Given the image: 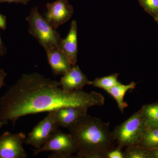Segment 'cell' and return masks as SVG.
<instances>
[{"label": "cell", "mask_w": 158, "mask_h": 158, "mask_svg": "<svg viewBox=\"0 0 158 158\" xmlns=\"http://www.w3.org/2000/svg\"><path fill=\"white\" fill-rule=\"evenodd\" d=\"M141 110L145 127H158V102L144 105Z\"/></svg>", "instance_id": "obj_14"}, {"label": "cell", "mask_w": 158, "mask_h": 158, "mask_svg": "<svg viewBox=\"0 0 158 158\" xmlns=\"http://www.w3.org/2000/svg\"><path fill=\"white\" fill-rule=\"evenodd\" d=\"M123 153L124 158H149L148 150L138 144L127 146Z\"/></svg>", "instance_id": "obj_17"}, {"label": "cell", "mask_w": 158, "mask_h": 158, "mask_svg": "<svg viewBox=\"0 0 158 158\" xmlns=\"http://www.w3.org/2000/svg\"><path fill=\"white\" fill-rule=\"evenodd\" d=\"M106 158H124V153L121 150L116 148L108 152Z\"/></svg>", "instance_id": "obj_19"}, {"label": "cell", "mask_w": 158, "mask_h": 158, "mask_svg": "<svg viewBox=\"0 0 158 158\" xmlns=\"http://www.w3.org/2000/svg\"><path fill=\"white\" fill-rule=\"evenodd\" d=\"M52 72L56 76H63L72 67L68 58L60 49L46 51Z\"/></svg>", "instance_id": "obj_12"}, {"label": "cell", "mask_w": 158, "mask_h": 158, "mask_svg": "<svg viewBox=\"0 0 158 158\" xmlns=\"http://www.w3.org/2000/svg\"><path fill=\"white\" fill-rule=\"evenodd\" d=\"M59 82L37 73L23 74L0 98V121L13 125L20 117L50 112L64 107L100 106L105 98L99 93L82 89L66 91Z\"/></svg>", "instance_id": "obj_1"}, {"label": "cell", "mask_w": 158, "mask_h": 158, "mask_svg": "<svg viewBox=\"0 0 158 158\" xmlns=\"http://www.w3.org/2000/svg\"><path fill=\"white\" fill-rule=\"evenodd\" d=\"M59 82L61 88L66 91L81 90L86 85H92V84L77 65L69 68Z\"/></svg>", "instance_id": "obj_9"}, {"label": "cell", "mask_w": 158, "mask_h": 158, "mask_svg": "<svg viewBox=\"0 0 158 158\" xmlns=\"http://www.w3.org/2000/svg\"><path fill=\"white\" fill-rule=\"evenodd\" d=\"M118 75L119 74L115 73L101 78H97L92 81V85L95 88H101L107 91L120 83L118 80Z\"/></svg>", "instance_id": "obj_16"}, {"label": "cell", "mask_w": 158, "mask_h": 158, "mask_svg": "<svg viewBox=\"0 0 158 158\" xmlns=\"http://www.w3.org/2000/svg\"><path fill=\"white\" fill-rule=\"evenodd\" d=\"M25 134L6 132L0 137V158H26L27 154L23 147Z\"/></svg>", "instance_id": "obj_7"}, {"label": "cell", "mask_w": 158, "mask_h": 158, "mask_svg": "<svg viewBox=\"0 0 158 158\" xmlns=\"http://www.w3.org/2000/svg\"><path fill=\"white\" fill-rule=\"evenodd\" d=\"M7 27V19L5 15L0 13V30H5Z\"/></svg>", "instance_id": "obj_21"}, {"label": "cell", "mask_w": 158, "mask_h": 158, "mask_svg": "<svg viewBox=\"0 0 158 158\" xmlns=\"http://www.w3.org/2000/svg\"><path fill=\"white\" fill-rule=\"evenodd\" d=\"M136 86V83L134 81L127 85H123L120 82L106 91L115 99L118 109L122 114H123L124 109L128 106L127 103L124 102L125 94L129 90L135 89Z\"/></svg>", "instance_id": "obj_13"}, {"label": "cell", "mask_w": 158, "mask_h": 158, "mask_svg": "<svg viewBox=\"0 0 158 158\" xmlns=\"http://www.w3.org/2000/svg\"><path fill=\"white\" fill-rule=\"evenodd\" d=\"M6 76H7V73L5 70L2 69H0V88L6 85L5 79L6 78Z\"/></svg>", "instance_id": "obj_22"}, {"label": "cell", "mask_w": 158, "mask_h": 158, "mask_svg": "<svg viewBox=\"0 0 158 158\" xmlns=\"http://www.w3.org/2000/svg\"><path fill=\"white\" fill-rule=\"evenodd\" d=\"M145 128L140 110L113 130L112 135L117 144L116 148L122 150L123 147L138 144Z\"/></svg>", "instance_id": "obj_4"}, {"label": "cell", "mask_w": 158, "mask_h": 158, "mask_svg": "<svg viewBox=\"0 0 158 158\" xmlns=\"http://www.w3.org/2000/svg\"><path fill=\"white\" fill-rule=\"evenodd\" d=\"M68 129L76 146L77 158H106L116 148L110 123L99 118L87 114Z\"/></svg>", "instance_id": "obj_2"}, {"label": "cell", "mask_w": 158, "mask_h": 158, "mask_svg": "<svg viewBox=\"0 0 158 158\" xmlns=\"http://www.w3.org/2000/svg\"><path fill=\"white\" fill-rule=\"evenodd\" d=\"M61 50L68 58L72 66H75L77 61V21L73 20L67 37L62 39Z\"/></svg>", "instance_id": "obj_10"}, {"label": "cell", "mask_w": 158, "mask_h": 158, "mask_svg": "<svg viewBox=\"0 0 158 158\" xmlns=\"http://www.w3.org/2000/svg\"><path fill=\"white\" fill-rule=\"evenodd\" d=\"M52 151L49 158H73L72 155L77 152V148L70 134L63 133L58 129L53 133L45 144L34 151V155L43 152Z\"/></svg>", "instance_id": "obj_5"}, {"label": "cell", "mask_w": 158, "mask_h": 158, "mask_svg": "<svg viewBox=\"0 0 158 158\" xmlns=\"http://www.w3.org/2000/svg\"><path fill=\"white\" fill-rule=\"evenodd\" d=\"M138 144L148 150L158 147V127L146 128Z\"/></svg>", "instance_id": "obj_15"}, {"label": "cell", "mask_w": 158, "mask_h": 158, "mask_svg": "<svg viewBox=\"0 0 158 158\" xmlns=\"http://www.w3.org/2000/svg\"><path fill=\"white\" fill-rule=\"evenodd\" d=\"M31 0H0V4L2 3H16V4H23L26 5Z\"/></svg>", "instance_id": "obj_20"}, {"label": "cell", "mask_w": 158, "mask_h": 158, "mask_svg": "<svg viewBox=\"0 0 158 158\" xmlns=\"http://www.w3.org/2000/svg\"><path fill=\"white\" fill-rule=\"evenodd\" d=\"M47 12L45 19L56 30L59 26L69 20L73 13V8L68 0H57L46 4Z\"/></svg>", "instance_id": "obj_8"}, {"label": "cell", "mask_w": 158, "mask_h": 158, "mask_svg": "<svg viewBox=\"0 0 158 158\" xmlns=\"http://www.w3.org/2000/svg\"><path fill=\"white\" fill-rule=\"evenodd\" d=\"M7 53V48L2 41L0 31V57L3 56Z\"/></svg>", "instance_id": "obj_23"}, {"label": "cell", "mask_w": 158, "mask_h": 158, "mask_svg": "<svg viewBox=\"0 0 158 158\" xmlns=\"http://www.w3.org/2000/svg\"><path fill=\"white\" fill-rule=\"evenodd\" d=\"M88 108L82 107H64L56 110V119L59 127L69 128L79 118L86 115Z\"/></svg>", "instance_id": "obj_11"}, {"label": "cell", "mask_w": 158, "mask_h": 158, "mask_svg": "<svg viewBox=\"0 0 158 158\" xmlns=\"http://www.w3.org/2000/svg\"><path fill=\"white\" fill-rule=\"evenodd\" d=\"M59 127L56 119V110L50 111L48 116L29 133L27 138H26L25 143L39 149Z\"/></svg>", "instance_id": "obj_6"}, {"label": "cell", "mask_w": 158, "mask_h": 158, "mask_svg": "<svg viewBox=\"0 0 158 158\" xmlns=\"http://www.w3.org/2000/svg\"><path fill=\"white\" fill-rule=\"evenodd\" d=\"M8 121H4V120H2V121H0V129L3 126L7 124H8Z\"/></svg>", "instance_id": "obj_25"}, {"label": "cell", "mask_w": 158, "mask_h": 158, "mask_svg": "<svg viewBox=\"0 0 158 158\" xmlns=\"http://www.w3.org/2000/svg\"><path fill=\"white\" fill-rule=\"evenodd\" d=\"M155 19L158 22V13L155 15Z\"/></svg>", "instance_id": "obj_26"}, {"label": "cell", "mask_w": 158, "mask_h": 158, "mask_svg": "<svg viewBox=\"0 0 158 158\" xmlns=\"http://www.w3.org/2000/svg\"><path fill=\"white\" fill-rule=\"evenodd\" d=\"M140 5L148 13L155 15L158 13V0H139Z\"/></svg>", "instance_id": "obj_18"}, {"label": "cell", "mask_w": 158, "mask_h": 158, "mask_svg": "<svg viewBox=\"0 0 158 158\" xmlns=\"http://www.w3.org/2000/svg\"><path fill=\"white\" fill-rule=\"evenodd\" d=\"M149 158H158V147L148 150Z\"/></svg>", "instance_id": "obj_24"}, {"label": "cell", "mask_w": 158, "mask_h": 158, "mask_svg": "<svg viewBox=\"0 0 158 158\" xmlns=\"http://www.w3.org/2000/svg\"><path fill=\"white\" fill-rule=\"evenodd\" d=\"M26 20L29 23V34L37 40L45 51L61 50L62 37L59 32L40 15L38 7L31 9Z\"/></svg>", "instance_id": "obj_3"}]
</instances>
